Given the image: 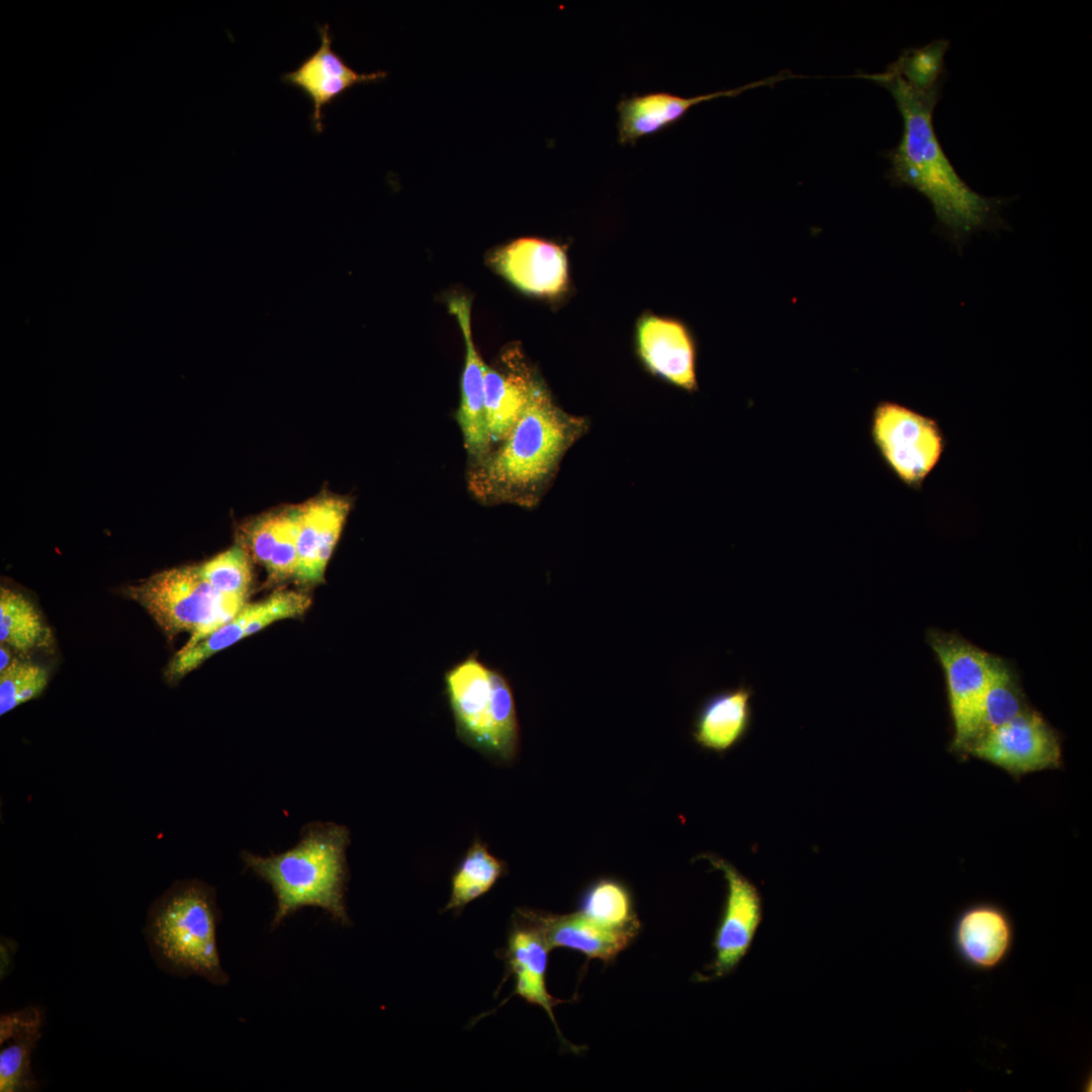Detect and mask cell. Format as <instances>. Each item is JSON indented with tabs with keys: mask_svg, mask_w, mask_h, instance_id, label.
<instances>
[{
	"mask_svg": "<svg viewBox=\"0 0 1092 1092\" xmlns=\"http://www.w3.org/2000/svg\"><path fill=\"white\" fill-rule=\"evenodd\" d=\"M864 77L890 91L903 119L899 144L886 153L891 163L887 173L890 182L921 193L932 206L936 231L959 249L980 231L1006 228L1001 209L1008 200L972 189L953 168L936 135L933 111L943 84L915 86L890 67Z\"/></svg>",
	"mask_w": 1092,
	"mask_h": 1092,
	"instance_id": "6da1fadb",
	"label": "cell"
},
{
	"mask_svg": "<svg viewBox=\"0 0 1092 1092\" xmlns=\"http://www.w3.org/2000/svg\"><path fill=\"white\" fill-rule=\"evenodd\" d=\"M582 428L540 385L509 435L470 464L469 492L484 505L533 507Z\"/></svg>",
	"mask_w": 1092,
	"mask_h": 1092,
	"instance_id": "7a4b0ae2",
	"label": "cell"
},
{
	"mask_svg": "<svg viewBox=\"0 0 1092 1092\" xmlns=\"http://www.w3.org/2000/svg\"><path fill=\"white\" fill-rule=\"evenodd\" d=\"M350 833L334 822H310L291 848L268 856L242 852L245 869L266 882L276 898L271 928L304 907H316L346 926L349 879L346 858Z\"/></svg>",
	"mask_w": 1092,
	"mask_h": 1092,
	"instance_id": "3957f363",
	"label": "cell"
},
{
	"mask_svg": "<svg viewBox=\"0 0 1092 1092\" xmlns=\"http://www.w3.org/2000/svg\"><path fill=\"white\" fill-rule=\"evenodd\" d=\"M219 911L215 890L197 879L175 882L151 905L144 929L150 952L163 971L225 985L217 949Z\"/></svg>",
	"mask_w": 1092,
	"mask_h": 1092,
	"instance_id": "277c9868",
	"label": "cell"
},
{
	"mask_svg": "<svg viewBox=\"0 0 1092 1092\" xmlns=\"http://www.w3.org/2000/svg\"><path fill=\"white\" fill-rule=\"evenodd\" d=\"M124 594L139 603L170 638L191 633L190 648L230 622L246 599L220 596L204 579L200 566H182L156 573L127 586Z\"/></svg>",
	"mask_w": 1092,
	"mask_h": 1092,
	"instance_id": "5b68a950",
	"label": "cell"
},
{
	"mask_svg": "<svg viewBox=\"0 0 1092 1092\" xmlns=\"http://www.w3.org/2000/svg\"><path fill=\"white\" fill-rule=\"evenodd\" d=\"M870 436L885 467L915 491L923 488L947 447L937 419L889 399L872 410Z\"/></svg>",
	"mask_w": 1092,
	"mask_h": 1092,
	"instance_id": "8992f818",
	"label": "cell"
},
{
	"mask_svg": "<svg viewBox=\"0 0 1092 1092\" xmlns=\"http://www.w3.org/2000/svg\"><path fill=\"white\" fill-rule=\"evenodd\" d=\"M927 642L945 677L953 726L949 750L966 758L970 745L979 733L992 654L960 635L936 629L927 632Z\"/></svg>",
	"mask_w": 1092,
	"mask_h": 1092,
	"instance_id": "52a82bcc",
	"label": "cell"
},
{
	"mask_svg": "<svg viewBox=\"0 0 1092 1092\" xmlns=\"http://www.w3.org/2000/svg\"><path fill=\"white\" fill-rule=\"evenodd\" d=\"M995 765L1015 779L1063 765L1062 739L1032 707L977 737L967 757Z\"/></svg>",
	"mask_w": 1092,
	"mask_h": 1092,
	"instance_id": "ba28073f",
	"label": "cell"
},
{
	"mask_svg": "<svg viewBox=\"0 0 1092 1092\" xmlns=\"http://www.w3.org/2000/svg\"><path fill=\"white\" fill-rule=\"evenodd\" d=\"M703 857L723 874L727 885L714 939L715 958L709 973L702 976L703 981H709L729 975L744 958L762 919V901L755 885L734 866L715 855Z\"/></svg>",
	"mask_w": 1092,
	"mask_h": 1092,
	"instance_id": "9c48e42d",
	"label": "cell"
},
{
	"mask_svg": "<svg viewBox=\"0 0 1092 1092\" xmlns=\"http://www.w3.org/2000/svg\"><path fill=\"white\" fill-rule=\"evenodd\" d=\"M310 598L301 592L281 590L260 602L245 604L226 624L194 646L181 648L169 662L165 677L176 682L206 659L271 623L302 616L310 607Z\"/></svg>",
	"mask_w": 1092,
	"mask_h": 1092,
	"instance_id": "30bf717a",
	"label": "cell"
},
{
	"mask_svg": "<svg viewBox=\"0 0 1092 1092\" xmlns=\"http://www.w3.org/2000/svg\"><path fill=\"white\" fill-rule=\"evenodd\" d=\"M321 44L293 71L282 75L284 83L298 88L312 104L311 123L315 132L323 131L324 108L345 91L359 83L383 79L385 72L369 74L353 70L333 48L329 24L318 25Z\"/></svg>",
	"mask_w": 1092,
	"mask_h": 1092,
	"instance_id": "8fae6325",
	"label": "cell"
},
{
	"mask_svg": "<svg viewBox=\"0 0 1092 1092\" xmlns=\"http://www.w3.org/2000/svg\"><path fill=\"white\" fill-rule=\"evenodd\" d=\"M794 77L783 72L737 88L682 97L669 92H649L622 98L617 104L618 138L621 144H634L638 139L655 133L685 116L691 107L719 97H732L743 91L774 85Z\"/></svg>",
	"mask_w": 1092,
	"mask_h": 1092,
	"instance_id": "7c38bea8",
	"label": "cell"
},
{
	"mask_svg": "<svg viewBox=\"0 0 1092 1092\" xmlns=\"http://www.w3.org/2000/svg\"><path fill=\"white\" fill-rule=\"evenodd\" d=\"M490 263L511 284L528 294L554 296L562 292L567 283L564 251L544 240H515L494 251Z\"/></svg>",
	"mask_w": 1092,
	"mask_h": 1092,
	"instance_id": "4fadbf2b",
	"label": "cell"
},
{
	"mask_svg": "<svg viewBox=\"0 0 1092 1092\" xmlns=\"http://www.w3.org/2000/svg\"><path fill=\"white\" fill-rule=\"evenodd\" d=\"M465 344V360L461 375L460 404L456 420L460 428L470 464L481 460L491 450L484 411V373L486 364L478 354L471 333V304L465 296L448 301Z\"/></svg>",
	"mask_w": 1092,
	"mask_h": 1092,
	"instance_id": "5bb4252c",
	"label": "cell"
},
{
	"mask_svg": "<svg viewBox=\"0 0 1092 1092\" xmlns=\"http://www.w3.org/2000/svg\"><path fill=\"white\" fill-rule=\"evenodd\" d=\"M351 508L348 498L323 495L300 505L297 564L294 578L303 585L324 580L327 563L337 545Z\"/></svg>",
	"mask_w": 1092,
	"mask_h": 1092,
	"instance_id": "9a60e30c",
	"label": "cell"
},
{
	"mask_svg": "<svg viewBox=\"0 0 1092 1092\" xmlns=\"http://www.w3.org/2000/svg\"><path fill=\"white\" fill-rule=\"evenodd\" d=\"M547 945L540 931L517 911L505 951L509 973L515 978L514 993L527 1002L545 1010L551 1019L559 1040L567 1045L557 1026L553 1007L563 1001L552 997L546 987Z\"/></svg>",
	"mask_w": 1092,
	"mask_h": 1092,
	"instance_id": "2e32d148",
	"label": "cell"
},
{
	"mask_svg": "<svg viewBox=\"0 0 1092 1092\" xmlns=\"http://www.w3.org/2000/svg\"><path fill=\"white\" fill-rule=\"evenodd\" d=\"M518 912L540 931L550 949L566 947L606 963L615 959L637 934L602 926L579 911L565 915L528 909Z\"/></svg>",
	"mask_w": 1092,
	"mask_h": 1092,
	"instance_id": "e0dca14e",
	"label": "cell"
},
{
	"mask_svg": "<svg viewBox=\"0 0 1092 1092\" xmlns=\"http://www.w3.org/2000/svg\"><path fill=\"white\" fill-rule=\"evenodd\" d=\"M639 352L648 368L688 390L697 387L696 348L679 323L646 316L638 326Z\"/></svg>",
	"mask_w": 1092,
	"mask_h": 1092,
	"instance_id": "ac0fdd59",
	"label": "cell"
},
{
	"mask_svg": "<svg viewBox=\"0 0 1092 1092\" xmlns=\"http://www.w3.org/2000/svg\"><path fill=\"white\" fill-rule=\"evenodd\" d=\"M446 687L460 734L490 752V669L470 657L446 674Z\"/></svg>",
	"mask_w": 1092,
	"mask_h": 1092,
	"instance_id": "d6986e66",
	"label": "cell"
},
{
	"mask_svg": "<svg viewBox=\"0 0 1092 1092\" xmlns=\"http://www.w3.org/2000/svg\"><path fill=\"white\" fill-rule=\"evenodd\" d=\"M754 691L744 684L708 696L693 722V738L704 749L725 752L740 743L752 724Z\"/></svg>",
	"mask_w": 1092,
	"mask_h": 1092,
	"instance_id": "ffe728a7",
	"label": "cell"
},
{
	"mask_svg": "<svg viewBox=\"0 0 1092 1092\" xmlns=\"http://www.w3.org/2000/svg\"><path fill=\"white\" fill-rule=\"evenodd\" d=\"M43 1013L36 1006L0 1017V1091L31 1092L38 1083L31 1070V1056L41 1037Z\"/></svg>",
	"mask_w": 1092,
	"mask_h": 1092,
	"instance_id": "44dd1931",
	"label": "cell"
},
{
	"mask_svg": "<svg viewBox=\"0 0 1092 1092\" xmlns=\"http://www.w3.org/2000/svg\"><path fill=\"white\" fill-rule=\"evenodd\" d=\"M540 385L517 364L505 370L485 366L484 411L491 449L509 435Z\"/></svg>",
	"mask_w": 1092,
	"mask_h": 1092,
	"instance_id": "7402d4cb",
	"label": "cell"
},
{
	"mask_svg": "<svg viewBox=\"0 0 1092 1092\" xmlns=\"http://www.w3.org/2000/svg\"><path fill=\"white\" fill-rule=\"evenodd\" d=\"M956 932L962 954L972 965L983 969L997 966L1011 943V927L1006 914L990 904L967 909L959 918Z\"/></svg>",
	"mask_w": 1092,
	"mask_h": 1092,
	"instance_id": "603a6c76",
	"label": "cell"
},
{
	"mask_svg": "<svg viewBox=\"0 0 1092 1092\" xmlns=\"http://www.w3.org/2000/svg\"><path fill=\"white\" fill-rule=\"evenodd\" d=\"M1030 707L1015 670L1007 661L992 654L977 737L1012 720Z\"/></svg>",
	"mask_w": 1092,
	"mask_h": 1092,
	"instance_id": "cb8c5ba5",
	"label": "cell"
},
{
	"mask_svg": "<svg viewBox=\"0 0 1092 1092\" xmlns=\"http://www.w3.org/2000/svg\"><path fill=\"white\" fill-rule=\"evenodd\" d=\"M505 872L504 862L485 844L475 841L452 876L450 898L444 910L462 909L488 892Z\"/></svg>",
	"mask_w": 1092,
	"mask_h": 1092,
	"instance_id": "d4e9b609",
	"label": "cell"
},
{
	"mask_svg": "<svg viewBox=\"0 0 1092 1092\" xmlns=\"http://www.w3.org/2000/svg\"><path fill=\"white\" fill-rule=\"evenodd\" d=\"M47 629L35 606L22 594L7 587L0 588V641L26 653L41 646L48 638Z\"/></svg>",
	"mask_w": 1092,
	"mask_h": 1092,
	"instance_id": "484cf974",
	"label": "cell"
},
{
	"mask_svg": "<svg viewBox=\"0 0 1092 1092\" xmlns=\"http://www.w3.org/2000/svg\"><path fill=\"white\" fill-rule=\"evenodd\" d=\"M579 912L611 929L638 933L640 928L629 891L615 880L603 879L593 884L582 896Z\"/></svg>",
	"mask_w": 1092,
	"mask_h": 1092,
	"instance_id": "4316f807",
	"label": "cell"
},
{
	"mask_svg": "<svg viewBox=\"0 0 1092 1092\" xmlns=\"http://www.w3.org/2000/svg\"><path fill=\"white\" fill-rule=\"evenodd\" d=\"M490 752L504 761L513 759L519 744L514 696L503 674L490 669Z\"/></svg>",
	"mask_w": 1092,
	"mask_h": 1092,
	"instance_id": "83f0119b",
	"label": "cell"
},
{
	"mask_svg": "<svg viewBox=\"0 0 1092 1092\" xmlns=\"http://www.w3.org/2000/svg\"><path fill=\"white\" fill-rule=\"evenodd\" d=\"M200 566L204 579L220 596L246 599L252 583L251 556L237 544Z\"/></svg>",
	"mask_w": 1092,
	"mask_h": 1092,
	"instance_id": "f1b7e54d",
	"label": "cell"
},
{
	"mask_svg": "<svg viewBox=\"0 0 1092 1092\" xmlns=\"http://www.w3.org/2000/svg\"><path fill=\"white\" fill-rule=\"evenodd\" d=\"M948 48L947 39L938 38L921 48L904 51L889 67L915 86L929 88L943 84V58Z\"/></svg>",
	"mask_w": 1092,
	"mask_h": 1092,
	"instance_id": "f546056e",
	"label": "cell"
},
{
	"mask_svg": "<svg viewBox=\"0 0 1092 1092\" xmlns=\"http://www.w3.org/2000/svg\"><path fill=\"white\" fill-rule=\"evenodd\" d=\"M48 682L49 674L42 666L13 659L0 671V715L40 696Z\"/></svg>",
	"mask_w": 1092,
	"mask_h": 1092,
	"instance_id": "4dcf8cb0",
	"label": "cell"
},
{
	"mask_svg": "<svg viewBox=\"0 0 1092 1092\" xmlns=\"http://www.w3.org/2000/svg\"><path fill=\"white\" fill-rule=\"evenodd\" d=\"M300 506L281 510V522L276 545L266 566L269 581L279 582L293 577L297 564V538Z\"/></svg>",
	"mask_w": 1092,
	"mask_h": 1092,
	"instance_id": "1f68e13d",
	"label": "cell"
},
{
	"mask_svg": "<svg viewBox=\"0 0 1092 1092\" xmlns=\"http://www.w3.org/2000/svg\"><path fill=\"white\" fill-rule=\"evenodd\" d=\"M281 522V510L258 517L248 527L246 544L242 545L251 558L263 566L268 565L277 542Z\"/></svg>",
	"mask_w": 1092,
	"mask_h": 1092,
	"instance_id": "d6a6232c",
	"label": "cell"
},
{
	"mask_svg": "<svg viewBox=\"0 0 1092 1092\" xmlns=\"http://www.w3.org/2000/svg\"><path fill=\"white\" fill-rule=\"evenodd\" d=\"M0 949H1L0 950V953H1L0 975H1V980H3L10 974V972H11V970L13 968V960H14V954H15V952L17 950V943H16V941L12 940L11 938H8L6 936H2L1 937V943H0Z\"/></svg>",
	"mask_w": 1092,
	"mask_h": 1092,
	"instance_id": "836d02e7",
	"label": "cell"
},
{
	"mask_svg": "<svg viewBox=\"0 0 1092 1092\" xmlns=\"http://www.w3.org/2000/svg\"><path fill=\"white\" fill-rule=\"evenodd\" d=\"M11 662H12L11 654H10L8 648L4 644L1 643V646H0V671L4 670Z\"/></svg>",
	"mask_w": 1092,
	"mask_h": 1092,
	"instance_id": "e575fe53",
	"label": "cell"
}]
</instances>
